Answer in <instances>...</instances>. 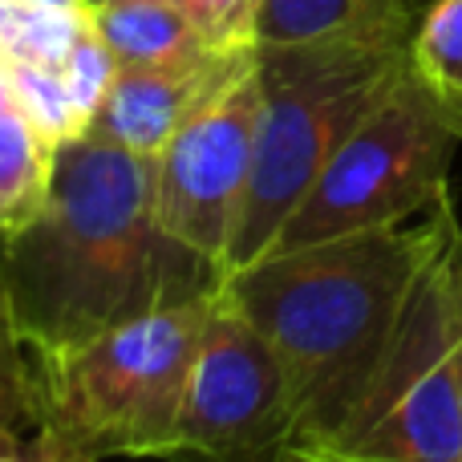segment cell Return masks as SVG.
Instances as JSON below:
<instances>
[{
	"mask_svg": "<svg viewBox=\"0 0 462 462\" xmlns=\"http://www.w3.org/2000/svg\"><path fill=\"white\" fill-rule=\"evenodd\" d=\"M8 106H16V97H13V65H8V57H0V110H8Z\"/></svg>",
	"mask_w": 462,
	"mask_h": 462,
	"instance_id": "obj_20",
	"label": "cell"
},
{
	"mask_svg": "<svg viewBox=\"0 0 462 462\" xmlns=\"http://www.w3.org/2000/svg\"><path fill=\"white\" fill-rule=\"evenodd\" d=\"M41 422V361L13 317L5 276H0V455L32 462Z\"/></svg>",
	"mask_w": 462,
	"mask_h": 462,
	"instance_id": "obj_13",
	"label": "cell"
},
{
	"mask_svg": "<svg viewBox=\"0 0 462 462\" xmlns=\"http://www.w3.org/2000/svg\"><path fill=\"white\" fill-rule=\"evenodd\" d=\"M8 65H13L16 110H21L41 134L53 138V143L61 146L86 130L69 89L61 86V73L49 69V65H32V61H8Z\"/></svg>",
	"mask_w": 462,
	"mask_h": 462,
	"instance_id": "obj_16",
	"label": "cell"
},
{
	"mask_svg": "<svg viewBox=\"0 0 462 462\" xmlns=\"http://www.w3.org/2000/svg\"><path fill=\"white\" fill-rule=\"evenodd\" d=\"M57 143L16 106L0 110V231L24 227L49 199Z\"/></svg>",
	"mask_w": 462,
	"mask_h": 462,
	"instance_id": "obj_12",
	"label": "cell"
},
{
	"mask_svg": "<svg viewBox=\"0 0 462 462\" xmlns=\"http://www.w3.org/2000/svg\"><path fill=\"white\" fill-rule=\"evenodd\" d=\"M410 65L434 94L462 106V0H430L418 13Z\"/></svg>",
	"mask_w": 462,
	"mask_h": 462,
	"instance_id": "obj_15",
	"label": "cell"
},
{
	"mask_svg": "<svg viewBox=\"0 0 462 462\" xmlns=\"http://www.w3.org/2000/svg\"><path fill=\"white\" fill-rule=\"evenodd\" d=\"M216 292L146 312L41 361L32 462L167 458Z\"/></svg>",
	"mask_w": 462,
	"mask_h": 462,
	"instance_id": "obj_4",
	"label": "cell"
},
{
	"mask_svg": "<svg viewBox=\"0 0 462 462\" xmlns=\"http://www.w3.org/2000/svg\"><path fill=\"white\" fill-rule=\"evenodd\" d=\"M252 49H216L179 65H126L114 73L102 106L81 134L143 159H159L179 126L252 57Z\"/></svg>",
	"mask_w": 462,
	"mask_h": 462,
	"instance_id": "obj_9",
	"label": "cell"
},
{
	"mask_svg": "<svg viewBox=\"0 0 462 462\" xmlns=\"http://www.w3.org/2000/svg\"><path fill=\"white\" fill-rule=\"evenodd\" d=\"M458 146L462 106L434 94L406 61L345 134L268 252L402 227L426 216L450 195Z\"/></svg>",
	"mask_w": 462,
	"mask_h": 462,
	"instance_id": "obj_5",
	"label": "cell"
},
{
	"mask_svg": "<svg viewBox=\"0 0 462 462\" xmlns=\"http://www.w3.org/2000/svg\"><path fill=\"white\" fill-rule=\"evenodd\" d=\"M106 5H118V0H81V13H89V8H106Z\"/></svg>",
	"mask_w": 462,
	"mask_h": 462,
	"instance_id": "obj_21",
	"label": "cell"
},
{
	"mask_svg": "<svg viewBox=\"0 0 462 462\" xmlns=\"http://www.w3.org/2000/svg\"><path fill=\"white\" fill-rule=\"evenodd\" d=\"M418 21L414 0H260L255 45L357 37Z\"/></svg>",
	"mask_w": 462,
	"mask_h": 462,
	"instance_id": "obj_11",
	"label": "cell"
},
{
	"mask_svg": "<svg viewBox=\"0 0 462 462\" xmlns=\"http://www.w3.org/2000/svg\"><path fill=\"white\" fill-rule=\"evenodd\" d=\"M211 49H252L260 0H175Z\"/></svg>",
	"mask_w": 462,
	"mask_h": 462,
	"instance_id": "obj_18",
	"label": "cell"
},
{
	"mask_svg": "<svg viewBox=\"0 0 462 462\" xmlns=\"http://www.w3.org/2000/svg\"><path fill=\"white\" fill-rule=\"evenodd\" d=\"M81 24H86L81 8L37 5V0H0V57L57 69L69 53L73 37L81 32Z\"/></svg>",
	"mask_w": 462,
	"mask_h": 462,
	"instance_id": "obj_14",
	"label": "cell"
},
{
	"mask_svg": "<svg viewBox=\"0 0 462 462\" xmlns=\"http://www.w3.org/2000/svg\"><path fill=\"white\" fill-rule=\"evenodd\" d=\"M450 263H455V300H458V353H455V365H458V402H462V227L455 231Z\"/></svg>",
	"mask_w": 462,
	"mask_h": 462,
	"instance_id": "obj_19",
	"label": "cell"
},
{
	"mask_svg": "<svg viewBox=\"0 0 462 462\" xmlns=\"http://www.w3.org/2000/svg\"><path fill=\"white\" fill-rule=\"evenodd\" d=\"M455 219L447 195L402 227L276 247L219 280V296L280 361L292 414L284 455L309 458L341 439Z\"/></svg>",
	"mask_w": 462,
	"mask_h": 462,
	"instance_id": "obj_2",
	"label": "cell"
},
{
	"mask_svg": "<svg viewBox=\"0 0 462 462\" xmlns=\"http://www.w3.org/2000/svg\"><path fill=\"white\" fill-rule=\"evenodd\" d=\"M0 462H29V458H21V455H0Z\"/></svg>",
	"mask_w": 462,
	"mask_h": 462,
	"instance_id": "obj_22",
	"label": "cell"
},
{
	"mask_svg": "<svg viewBox=\"0 0 462 462\" xmlns=\"http://www.w3.org/2000/svg\"><path fill=\"white\" fill-rule=\"evenodd\" d=\"M86 16L114 53L118 69H126V65H179L216 53L175 0H118L106 8H89Z\"/></svg>",
	"mask_w": 462,
	"mask_h": 462,
	"instance_id": "obj_10",
	"label": "cell"
},
{
	"mask_svg": "<svg viewBox=\"0 0 462 462\" xmlns=\"http://www.w3.org/2000/svg\"><path fill=\"white\" fill-rule=\"evenodd\" d=\"M260 69L255 49L244 65L179 126L154 159V216L167 236L199 252L219 272L252 183Z\"/></svg>",
	"mask_w": 462,
	"mask_h": 462,
	"instance_id": "obj_8",
	"label": "cell"
},
{
	"mask_svg": "<svg viewBox=\"0 0 462 462\" xmlns=\"http://www.w3.org/2000/svg\"><path fill=\"white\" fill-rule=\"evenodd\" d=\"M292 414L276 353L216 288L162 462H280Z\"/></svg>",
	"mask_w": 462,
	"mask_h": 462,
	"instance_id": "obj_7",
	"label": "cell"
},
{
	"mask_svg": "<svg viewBox=\"0 0 462 462\" xmlns=\"http://www.w3.org/2000/svg\"><path fill=\"white\" fill-rule=\"evenodd\" d=\"M13 317L41 361L219 288L224 272L154 216V159L78 134L57 146L49 199L0 231Z\"/></svg>",
	"mask_w": 462,
	"mask_h": 462,
	"instance_id": "obj_1",
	"label": "cell"
},
{
	"mask_svg": "<svg viewBox=\"0 0 462 462\" xmlns=\"http://www.w3.org/2000/svg\"><path fill=\"white\" fill-rule=\"evenodd\" d=\"M426 263L393 345L333 447L300 462H462L455 231ZM292 458V455H284Z\"/></svg>",
	"mask_w": 462,
	"mask_h": 462,
	"instance_id": "obj_6",
	"label": "cell"
},
{
	"mask_svg": "<svg viewBox=\"0 0 462 462\" xmlns=\"http://www.w3.org/2000/svg\"><path fill=\"white\" fill-rule=\"evenodd\" d=\"M280 462H300V458H280Z\"/></svg>",
	"mask_w": 462,
	"mask_h": 462,
	"instance_id": "obj_23",
	"label": "cell"
},
{
	"mask_svg": "<svg viewBox=\"0 0 462 462\" xmlns=\"http://www.w3.org/2000/svg\"><path fill=\"white\" fill-rule=\"evenodd\" d=\"M410 32L414 21L357 37L255 45V69H260L255 159L224 276L260 260L276 244L280 227L309 195L345 134L410 61Z\"/></svg>",
	"mask_w": 462,
	"mask_h": 462,
	"instance_id": "obj_3",
	"label": "cell"
},
{
	"mask_svg": "<svg viewBox=\"0 0 462 462\" xmlns=\"http://www.w3.org/2000/svg\"><path fill=\"white\" fill-rule=\"evenodd\" d=\"M57 73H61V86L69 89L73 106H78L81 122H89L97 114V106H102L106 89H110L114 73H118V61H114V53L106 49V41L94 32V24H81V32L73 37L69 53H65V61L57 65Z\"/></svg>",
	"mask_w": 462,
	"mask_h": 462,
	"instance_id": "obj_17",
	"label": "cell"
}]
</instances>
